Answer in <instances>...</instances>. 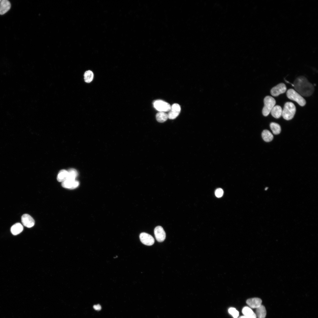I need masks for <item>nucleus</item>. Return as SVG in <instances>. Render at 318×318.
<instances>
[{"label": "nucleus", "mask_w": 318, "mask_h": 318, "mask_svg": "<svg viewBox=\"0 0 318 318\" xmlns=\"http://www.w3.org/2000/svg\"><path fill=\"white\" fill-rule=\"evenodd\" d=\"M223 191L221 188H218L215 191V195L216 197L218 198L222 197L223 196Z\"/></svg>", "instance_id": "obj_25"}, {"label": "nucleus", "mask_w": 318, "mask_h": 318, "mask_svg": "<svg viewBox=\"0 0 318 318\" xmlns=\"http://www.w3.org/2000/svg\"><path fill=\"white\" fill-rule=\"evenodd\" d=\"M154 107L159 112L169 111L171 106L169 103L161 100H155L153 103Z\"/></svg>", "instance_id": "obj_5"}, {"label": "nucleus", "mask_w": 318, "mask_h": 318, "mask_svg": "<svg viewBox=\"0 0 318 318\" xmlns=\"http://www.w3.org/2000/svg\"><path fill=\"white\" fill-rule=\"evenodd\" d=\"M228 312L234 318H237L239 315V312L233 308H231L229 309Z\"/></svg>", "instance_id": "obj_24"}, {"label": "nucleus", "mask_w": 318, "mask_h": 318, "mask_svg": "<svg viewBox=\"0 0 318 318\" xmlns=\"http://www.w3.org/2000/svg\"><path fill=\"white\" fill-rule=\"evenodd\" d=\"M84 76L85 81L86 83H90L93 80L94 75L93 72L91 71H86Z\"/></svg>", "instance_id": "obj_23"}, {"label": "nucleus", "mask_w": 318, "mask_h": 318, "mask_svg": "<svg viewBox=\"0 0 318 318\" xmlns=\"http://www.w3.org/2000/svg\"><path fill=\"white\" fill-rule=\"evenodd\" d=\"M157 121L160 123L166 121L168 119V114L165 112H159L156 116Z\"/></svg>", "instance_id": "obj_20"}, {"label": "nucleus", "mask_w": 318, "mask_h": 318, "mask_svg": "<svg viewBox=\"0 0 318 318\" xmlns=\"http://www.w3.org/2000/svg\"><path fill=\"white\" fill-rule=\"evenodd\" d=\"M283 110L281 106H275L271 110L272 115L276 119H279L282 116Z\"/></svg>", "instance_id": "obj_14"}, {"label": "nucleus", "mask_w": 318, "mask_h": 318, "mask_svg": "<svg viewBox=\"0 0 318 318\" xmlns=\"http://www.w3.org/2000/svg\"><path fill=\"white\" fill-rule=\"evenodd\" d=\"M293 84L295 91L301 96L309 97L314 92V89L313 85L303 76L297 78Z\"/></svg>", "instance_id": "obj_1"}, {"label": "nucleus", "mask_w": 318, "mask_h": 318, "mask_svg": "<svg viewBox=\"0 0 318 318\" xmlns=\"http://www.w3.org/2000/svg\"><path fill=\"white\" fill-rule=\"evenodd\" d=\"M68 173L67 171L62 170L59 172L57 177L58 181L59 182H62L67 180Z\"/></svg>", "instance_id": "obj_17"}, {"label": "nucleus", "mask_w": 318, "mask_h": 318, "mask_svg": "<svg viewBox=\"0 0 318 318\" xmlns=\"http://www.w3.org/2000/svg\"><path fill=\"white\" fill-rule=\"evenodd\" d=\"M1 0H0V3H1Z\"/></svg>", "instance_id": "obj_28"}, {"label": "nucleus", "mask_w": 318, "mask_h": 318, "mask_svg": "<svg viewBox=\"0 0 318 318\" xmlns=\"http://www.w3.org/2000/svg\"><path fill=\"white\" fill-rule=\"evenodd\" d=\"M242 312L247 318H257L255 313L253 311L251 308L248 307H245L243 308Z\"/></svg>", "instance_id": "obj_16"}, {"label": "nucleus", "mask_w": 318, "mask_h": 318, "mask_svg": "<svg viewBox=\"0 0 318 318\" xmlns=\"http://www.w3.org/2000/svg\"><path fill=\"white\" fill-rule=\"evenodd\" d=\"M287 96L290 99L296 101L300 106H303L306 105V100L293 89H289L287 92Z\"/></svg>", "instance_id": "obj_4"}, {"label": "nucleus", "mask_w": 318, "mask_h": 318, "mask_svg": "<svg viewBox=\"0 0 318 318\" xmlns=\"http://www.w3.org/2000/svg\"><path fill=\"white\" fill-rule=\"evenodd\" d=\"M180 105L177 104H173L171 106V108L168 114V119H174L177 118L180 114L181 111Z\"/></svg>", "instance_id": "obj_8"}, {"label": "nucleus", "mask_w": 318, "mask_h": 318, "mask_svg": "<svg viewBox=\"0 0 318 318\" xmlns=\"http://www.w3.org/2000/svg\"><path fill=\"white\" fill-rule=\"evenodd\" d=\"M22 222L23 225L28 228H31L35 225V222L33 219L27 214H23L21 218Z\"/></svg>", "instance_id": "obj_10"}, {"label": "nucleus", "mask_w": 318, "mask_h": 318, "mask_svg": "<svg viewBox=\"0 0 318 318\" xmlns=\"http://www.w3.org/2000/svg\"><path fill=\"white\" fill-rule=\"evenodd\" d=\"M11 4L7 0H2L0 3V15L6 13L10 9Z\"/></svg>", "instance_id": "obj_13"}, {"label": "nucleus", "mask_w": 318, "mask_h": 318, "mask_svg": "<svg viewBox=\"0 0 318 318\" xmlns=\"http://www.w3.org/2000/svg\"><path fill=\"white\" fill-rule=\"evenodd\" d=\"M266 314L265 308L263 305H262L260 307L256 309V314L257 318H265Z\"/></svg>", "instance_id": "obj_18"}, {"label": "nucleus", "mask_w": 318, "mask_h": 318, "mask_svg": "<svg viewBox=\"0 0 318 318\" xmlns=\"http://www.w3.org/2000/svg\"><path fill=\"white\" fill-rule=\"evenodd\" d=\"M139 237L142 243L145 245L151 246L155 243V240L153 237L147 233H141Z\"/></svg>", "instance_id": "obj_7"}, {"label": "nucleus", "mask_w": 318, "mask_h": 318, "mask_svg": "<svg viewBox=\"0 0 318 318\" xmlns=\"http://www.w3.org/2000/svg\"><path fill=\"white\" fill-rule=\"evenodd\" d=\"M94 309L96 311H100L101 309V306L99 304H98L97 305H95L94 306Z\"/></svg>", "instance_id": "obj_26"}, {"label": "nucleus", "mask_w": 318, "mask_h": 318, "mask_svg": "<svg viewBox=\"0 0 318 318\" xmlns=\"http://www.w3.org/2000/svg\"><path fill=\"white\" fill-rule=\"evenodd\" d=\"M68 175L67 180H74L78 175V173L76 170L71 169L68 171Z\"/></svg>", "instance_id": "obj_22"}, {"label": "nucleus", "mask_w": 318, "mask_h": 318, "mask_svg": "<svg viewBox=\"0 0 318 318\" xmlns=\"http://www.w3.org/2000/svg\"><path fill=\"white\" fill-rule=\"evenodd\" d=\"M154 233L156 238L159 242H163L166 239V233L161 226H158L155 228Z\"/></svg>", "instance_id": "obj_9"}, {"label": "nucleus", "mask_w": 318, "mask_h": 318, "mask_svg": "<svg viewBox=\"0 0 318 318\" xmlns=\"http://www.w3.org/2000/svg\"><path fill=\"white\" fill-rule=\"evenodd\" d=\"M262 137L264 141L266 142L271 141L273 138V136L270 132L265 130L262 133Z\"/></svg>", "instance_id": "obj_19"}, {"label": "nucleus", "mask_w": 318, "mask_h": 318, "mask_svg": "<svg viewBox=\"0 0 318 318\" xmlns=\"http://www.w3.org/2000/svg\"><path fill=\"white\" fill-rule=\"evenodd\" d=\"M286 90L287 87L285 84L283 83H281L273 87L271 89V93L273 96L276 97L284 93Z\"/></svg>", "instance_id": "obj_6"}, {"label": "nucleus", "mask_w": 318, "mask_h": 318, "mask_svg": "<svg viewBox=\"0 0 318 318\" xmlns=\"http://www.w3.org/2000/svg\"><path fill=\"white\" fill-rule=\"evenodd\" d=\"M23 230V226L19 223H16L13 225L11 228V232L14 235H18L21 233Z\"/></svg>", "instance_id": "obj_15"}, {"label": "nucleus", "mask_w": 318, "mask_h": 318, "mask_svg": "<svg viewBox=\"0 0 318 318\" xmlns=\"http://www.w3.org/2000/svg\"><path fill=\"white\" fill-rule=\"evenodd\" d=\"M296 112L295 105L291 102H287L285 104L282 111V116L287 120H291L294 117Z\"/></svg>", "instance_id": "obj_2"}, {"label": "nucleus", "mask_w": 318, "mask_h": 318, "mask_svg": "<svg viewBox=\"0 0 318 318\" xmlns=\"http://www.w3.org/2000/svg\"><path fill=\"white\" fill-rule=\"evenodd\" d=\"M238 318H247L245 316H240V317H239Z\"/></svg>", "instance_id": "obj_27"}, {"label": "nucleus", "mask_w": 318, "mask_h": 318, "mask_svg": "<svg viewBox=\"0 0 318 318\" xmlns=\"http://www.w3.org/2000/svg\"><path fill=\"white\" fill-rule=\"evenodd\" d=\"M79 185V182L77 180H67L62 182V186L65 188L73 189L77 188Z\"/></svg>", "instance_id": "obj_11"}, {"label": "nucleus", "mask_w": 318, "mask_h": 318, "mask_svg": "<svg viewBox=\"0 0 318 318\" xmlns=\"http://www.w3.org/2000/svg\"><path fill=\"white\" fill-rule=\"evenodd\" d=\"M246 303L248 306L252 309H257L262 305V300L258 298H253L248 299Z\"/></svg>", "instance_id": "obj_12"}, {"label": "nucleus", "mask_w": 318, "mask_h": 318, "mask_svg": "<svg viewBox=\"0 0 318 318\" xmlns=\"http://www.w3.org/2000/svg\"><path fill=\"white\" fill-rule=\"evenodd\" d=\"M264 105L262 109V113L263 116L267 117L269 115L271 110L275 106L276 101L273 97L267 96L264 98Z\"/></svg>", "instance_id": "obj_3"}, {"label": "nucleus", "mask_w": 318, "mask_h": 318, "mask_svg": "<svg viewBox=\"0 0 318 318\" xmlns=\"http://www.w3.org/2000/svg\"><path fill=\"white\" fill-rule=\"evenodd\" d=\"M271 128L273 133L275 135H277L280 133L281 128L280 125L277 123L272 122L270 125Z\"/></svg>", "instance_id": "obj_21"}]
</instances>
